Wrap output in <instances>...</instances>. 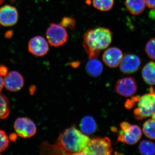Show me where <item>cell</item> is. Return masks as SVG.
<instances>
[{
    "label": "cell",
    "mask_w": 155,
    "mask_h": 155,
    "mask_svg": "<svg viewBox=\"0 0 155 155\" xmlns=\"http://www.w3.org/2000/svg\"><path fill=\"white\" fill-rule=\"evenodd\" d=\"M112 31L104 27L89 29L83 35V47L89 59L97 58L100 51L108 47L112 40Z\"/></svg>",
    "instance_id": "obj_1"
},
{
    "label": "cell",
    "mask_w": 155,
    "mask_h": 155,
    "mask_svg": "<svg viewBox=\"0 0 155 155\" xmlns=\"http://www.w3.org/2000/svg\"><path fill=\"white\" fill-rule=\"evenodd\" d=\"M91 139L77 128L69 127L58 137L57 145L67 154H80L88 144Z\"/></svg>",
    "instance_id": "obj_2"
},
{
    "label": "cell",
    "mask_w": 155,
    "mask_h": 155,
    "mask_svg": "<svg viewBox=\"0 0 155 155\" xmlns=\"http://www.w3.org/2000/svg\"><path fill=\"white\" fill-rule=\"evenodd\" d=\"M137 106L134 111V117L137 120H142L155 114V92L152 87L149 93L140 97Z\"/></svg>",
    "instance_id": "obj_3"
},
{
    "label": "cell",
    "mask_w": 155,
    "mask_h": 155,
    "mask_svg": "<svg viewBox=\"0 0 155 155\" xmlns=\"http://www.w3.org/2000/svg\"><path fill=\"white\" fill-rule=\"evenodd\" d=\"M113 151L110 138L108 137H96L91 139L81 155H110Z\"/></svg>",
    "instance_id": "obj_4"
},
{
    "label": "cell",
    "mask_w": 155,
    "mask_h": 155,
    "mask_svg": "<svg viewBox=\"0 0 155 155\" xmlns=\"http://www.w3.org/2000/svg\"><path fill=\"white\" fill-rule=\"evenodd\" d=\"M49 43L52 46H61L67 41L68 35L64 27L60 24L52 23L46 31Z\"/></svg>",
    "instance_id": "obj_5"
},
{
    "label": "cell",
    "mask_w": 155,
    "mask_h": 155,
    "mask_svg": "<svg viewBox=\"0 0 155 155\" xmlns=\"http://www.w3.org/2000/svg\"><path fill=\"white\" fill-rule=\"evenodd\" d=\"M14 128L17 135L22 138H29L35 134L37 127L35 123L27 118H19L14 124Z\"/></svg>",
    "instance_id": "obj_6"
},
{
    "label": "cell",
    "mask_w": 155,
    "mask_h": 155,
    "mask_svg": "<svg viewBox=\"0 0 155 155\" xmlns=\"http://www.w3.org/2000/svg\"><path fill=\"white\" fill-rule=\"evenodd\" d=\"M116 90L118 94L125 97H130L136 92L137 84L132 77L121 78L116 84Z\"/></svg>",
    "instance_id": "obj_7"
},
{
    "label": "cell",
    "mask_w": 155,
    "mask_h": 155,
    "mask_svg": "<svg viewBox=\"0 0 155 155\" xmlns=\"http://www.w3.org/2000/svg\"><path fill=\"white\" fill-rule=\"evenodd\" d=\"M142 134V130L139 126L131 125L127 130H120L117 141L128 145L135 144L141 138Z\"/></svg>",
    "instance_id": "obj_8"
},
{
    "label": "cell",
    "mask_w": 155,
    "mask_h": 155,
    "mask_svg": "<svg viewBox=\"0 0 155 155\" xmlns=\"http://www.w3.org/2000/svg\"><path fill=\"white\" fill-rule=\"evenodd\" d=\"M140 58L136 55L127 54L122 58L120 63V69L125 74H130L136 72L141 64Z\"/></svg>",
    "instance_id": "obj_9"
},
{
    "label": "cell",
    "mask_w": 155,
    "mask_h": 155,
    "mask_svg": "<svg viewBox=\"0 0 155 155\" xmlns=\"http://www.w3.org/2000/svg\"><path fill=\"white\" fill-rule=\"evenodd\" d=\"M18 20V11L15 7L6 5L0 8V23L3 26H13Z\"/></svg>",
    "instance_id": "obj_10"
},
{
    "label": "cell",
    "mask_w": 155,
    "mask_h": 155,
    "mask_svg": "<svg viewBox=\"0 0 155 155\" xmlns=\"http://www.w3.org/2000/svg\"><path fill=\"white\" fill-rule=\"evenodd\" d=\"M28 50L34 55L42 57L46 54L48 51V44L43 37H34L29 41Z\"/></svg>",
    "instance_id": "obj_11"
},
{
    "label": "cell",
    "mask_w": 155,
    "mask_h": 155,
    "mask_svg": "<svg viewBox=\"0 0 155 155\" xmlns=\"http://www.w3.org/2000/svg\"><path fill=\"white\" fill-rule=\"evenodd\" d=\"M123 53L119 48L112 47L106 50L103 54V61L107 66L110 68L117 67L120 65Z\"/></svg>",
    "instance_id": "obj_12"
},
{
    "label": "cell",
    "mask_w": 155,
    "mask_h": 155,
    "mask_svg": "<svg viewBox=\"0 0 155 155\" xmlns=\"http://www.w3.org/2000/svg\"><path fill=\"white\" fill-rule=\"evenodd\" d=\"M4 82L6 88L12 92L19 91L24 85V79L22 75L15 71L8 73L4 78Z\"/></svg>",
    "instance_id": "obj_13"
},
{
    "label": "cell",
    "mask_w": 155,
    "mask_h": 155,
    "mask_svg": "<svg viewBox=\"0 0 155 155\" xmlns=\"http://www.w3.org/2000/svg\"><path fill=\"white\" fill-rule=\"evenodd\" d=\"M80 128L84 134L91 135L97 130V124L95 120L91 116H87L82 118L80 123Z\"/></svg>",
    "instance_id": "obj_14"
},
{
    "label": "cell",
    "mask_w": 155,
    "mask_h": 155,
    "mask_svg": "<svg viewBox=\"0 0 155 155\" xmlns=\"http://www.w3.org/2000/svg\"><path fill=\"white\" fill-rule=\"evenodd\" d=\"M86 70L90 76L97 77L102 73L103 65L97 58L90 59L86 65Z\"/></svg>",
    "instance_id": "obj_15"
},
{
    "label": "cell",
    "mask_w": 155,
    "mask_h": 155,
    "mask_svg": "<svg viewBox=\"0 0 155 155\" xmlns=\"http://www.w3.org/2000/svg\"><path fill=\"white\" fill-rule=\"evenodd\" d=\"M142 75L145 82L149 85H155V62L151 61L143 67Z\"/></svg>",
    "instance_id": "obj_16"
},
{
    "label": "cell",
    "mask_w": 155,
    "mask_h": 155,
    "mask_svg": "<svg viewBox=\"0 0 155 155\" xmlns=\"http://www.w3.org/2000/svg\"><path fill=\"white\" fill-rule=\"evenodd\" d=\"M125 5L130 14L138 15L144 11L146 4L144 0H126Z\"/></svg>",
    "instance_id": "obj_17"
},
{
    "label": "cell",
    "mask_w": 155,
    "mask_h": 155,
    "mask_svg": "<svg viewBox=\"0 0 155 155\" xmlns=\"http://www.w3.org/2000/svg\"><path fill=\"white\" fill-rule=\"evenodd\" d=\"M139 150L142 155H155V144L149 140H142L139 145Z\"/></svg>",
    "instance_id": "obj_18"
},
{
    "label": "cell",
    "mask_w": 155,
    "mask_h": 155,
    "mask_svg": "<svg viewBox=\"0 0 155 155\" xmlns=\"http://www.w3.org/2000/svg\"><path fill=\"white\" fill-rule=\"evenodd\" d=\"M143 131L147 137L155 140V120L151 119L146 121L143 125Z\"/></svg>",
    "instance_id": "obj_19"
},
{
    "label": "cell",
    "mask_w": 155,
    "mask_h": 155,
    "mask_svg": "<svg viewBox=\"0 0 155 155\" xmlns=\"http://www.w3.org/2000/svg\"><path fill=\"white\" fill-rule=\"evenodd\" d=\"M10 103L5 96L0 94V119H5L10 114Z\"/></svg>",
    "instance_id": "obj_20"
},
{
    "label": "cell",
    "mask_w": 155,
    "mask_h": 155,
    "mask_svg": "<svg viewBox=\"0 0 155 155\" xmlns=\"http://www.w3.org/2000/svg\"><path fill=\"white\" fill-rule=\"evenodd\" d=\"M114 0H93V5L95 8L102 11H107L113 8Z\"/></svg>",
    "instance_id": "obj_21"
},
{
    "label": "cell",
    "mask_w": 155,
    "mask_h": 155,
    "mask_svg": "<svg viewBox=\"0 0 155 155\" xmlns=\"http://www.w3.org/2000/svg\"><path fill=\"white\" fill-rule=\"evenodd\" d=\"M145 51L150 58L155 60V38L151 39L147 43Z\"/></svg>",
    "instance_id": "obj_22"
},
{
    "label": "cell",
    "mask_w": 155,
    "mask_h": 155,
    "mask_svg": "<svg viewBox=\"0 0 155 155\" xmlns=\"http://www.w3.org/2000/svg\"><path fill=\"white\" fill-rule=\"evenodd\" d=\"M60 25L65 28H69L70 30H73L76 25V20L72 17H64L62 19Z\"/></svg>",
    "instance_id": "obj_23"
},
{
    "label": "cell",
    "mask_w": 155,
    "mask_h": 155,
    "mask_svg": "<svg viewBox=\"0 0 155 155\" xmlns=\"http://www.w3.org/2000/svg\"><path fill=\"white\" fill-rule=\"evenodd\" d=\"M9 139L5 131L0 130V153L2 152L9 145Z\"/></svg>",
    "instance_id": "obj_24"
},
{
    "label": "cell",
    "mask_w": 155,
    "mask_h": 155,
    "mask_svg": "<svg viewBox=\"0 0 155 155\" xmlns=\"http://www.w3.org/2000/svg\"><path fill=\"white\" fill-rule=\"evenodd\" d=\"M135 102L132 99V98H131L130 99L127 100V101L125 102V107L127 108V109H131L135 106Z\"/></svg>",
    "instance_id": "obj_25"
},
{
    "label": "cell",
    "mask_w": 155,
    "mask_h": 155,
    "mask_svg": "<svg viewBox=\"0 0 155 155\" xmlns=\"http://www.w3.org/2000/svg\"><path fill=\"white\" fill-rule=\"evenodd\" d=\"M8 73V68L4 65H0V75L5 76Z\"/></svg>",
    "instance_id": "obj_26"
},
{
    "label": "cell",
    "mask_w": 155,
    "mask_h": 155,
    "mask_svg": "<svg viewBox=\"0 0 155 155\" xmlns=\"http://www.w3.org/2000/svg\"><path fill=\"white\" fill-rule=\"evenodd\" d=\"M146 5L150 8L155 9V0H144Z\"/></svg>",
    "instance_id": "obj_27"
},
{
    "label": "cell",
    "mask_w": 155,
    "mask_h": 155,
    "mask_svg": "<svg viewBox=\"0 0 155 155\" xmlns=\"http://www.w3.org/2000/svg\"><path fill=\"white\" fill-rule=\"evenodd\" d=\"M130 123H128V122H122L121 124H120V127H121V129L123 131H125V130H127V129H128V128H129V127H130Z\"/></svg>",
    "instance_id": "obj_28"
},
{
    "label": "cell",
    "mask_w": 155,
    "mask_h": 155,
    "mask_svg": "<svg viewBox=\"0 0 155 155\" xmlns=\"http://www.w3.org/2000/svg\"><path fill=\"white\" fill-rule=\"evenodd\" d=\"M80 62H79V61H76V62H72V63L69 64V65L72 66L73 68H77L78 67H79V65H80Z\"/></svg>",
    "instance_id": "obj_29"
},
{
    "label": "cell",
    "mask_w": 155,
    "mask_h": 155,
    "mask_svg": "<svg viewBox=\"0 0 155 155\" xmlns=\"http://www.w3.org/2000/svg\"><path fill=\"white\" fill-rule=\"evenodd\" d=\"M4 86V79H3L2 76L0 75V92L2 91V90Z\"/></svg>",
    "instance_id": "obj_30"
},
{
    "label": "cell",
    "mask_w": 155,
    "mask_h": 155,
    "mask_svg": "<svg viewBox=\"0 0 155 155\" xmlns=\"http://www.w3.org/2000/svg\"><path fill=\"white\" fill-rule=\"evenodd\" d=\"M12 35H13V32L11 31H9L8 32H6L5 34V36L6 38H11V37H12Z\"/></svg>",
    "instance_id": "obj_31"
},
{
    "label": "cell",
    "mask_w": 155,
    "mask_h": 155,
    "mask_svg": "<svg viewBox=\"0 0 155 155\" xmlns=\"http://www.w3.org/2000/svg\"><path fill=\"white\" fill-rule=\"evenodd\" d=\"M152 119H153L155 120V114H153L152 116H151Z\"/></svg>",
    "instance_id": "obj_32"
},
{
    "label": "cell",
    "mask_w": 155,
    "mask_h": 155,
    "mask_svg": "<svg viewBox=\"0 0 155 155\" xmlns=\"http://www.w3.org/2000/svg\"><path fill=\"white\" fill-rule=\"evenodd\" d=\"M3 1H4V0H0V4L3 2Z\"/></svg>",
    "instance_id": "obj_33"
},
{
    "label": "cell",
    "mask_w": 155,
    "mask_h": 155,
    "mask_svg": "<svg viewBox=\"0 0 155 155\" xmlns=\"http://www.w3.org/2000/svg\"><path fill=\"white\" fill-rule=\"evenodd\" d=\"M13 1H15L16 0H13Z\"/></svg>",
    "instance_id": "obj_34"
}]
</instances>
